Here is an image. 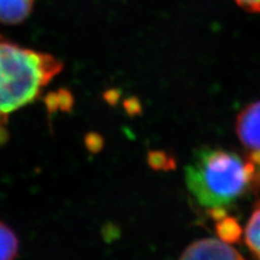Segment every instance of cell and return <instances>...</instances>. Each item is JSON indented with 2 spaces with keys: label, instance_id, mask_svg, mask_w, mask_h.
<instances>
[{
  "label": "cell",
  "instance_id": "8",
  "mask_svg": "<svg viewBox=\"0 0 260 260\" xmlns=\"http://www.w3.org/2000/svg\"><path fill=\"white\" fill-rule=\"evenodd\" d=\"M219 219L220 220L217 224V232L220 239L226 243L237 242L242 233V229L239 223L229 217H221Z\"/></svg>",
  "mask_w": 260,
  "mask_h": 260
},
{
  "label": "cell",
  "instance_id": "3",
  "mask_svg": "<svg viewBox=\"0 0 260 260\" xmlns=\"http://www.w3.org/2000/svg\"><path fill=\"white\" fill-rule=\"evenodd\" d=\"M181 259H242L239 251L222 240L202 239L195 241L180 255Z\"/></svg>",
  "mask_w": 260,
  "mask_h": 260
},
{
  "label": "cell",
  "instance_id": "7",
  "mask_svg": "<svg viewBox=\"0 0 260 260\" xmlns=\"http://www.w3.org/2000/svg\"><path fill=\"white\" fill-rule=\"evenodd\" d=\"M19 240L9 226L0 221V260H10L18 256Z\"/></svg>",
  "mask_w": 260,
  "mask_h": 260
},
{
  "label": "cell",
  "instance_id": "2",
  "mask_svg": "<svg viewBox=\"0 0 260 260\" xmlns=\"http://www.w3.org/2000/svg\"><path fill=\"white\" fill-rule=\"evenodd\" d=\"M254 174V161L225 150L205 149L186 166L185 183L202 206L223 209L245 193Z\"/></svg>",
  "mask_w": 260,
  "mask_h": 260
},
{
  "label": "cell",
  "instance_id": "9",
  "mask_svg": "<svg viewBox=\"0 0 260 260\" xmlns=\"http://www.w3.org/2000/svg\"><path fill=\"white\" fill-rule=\"evenodd\" d=\"M242 9L253 12L260 13V0H234Z\"/></svg>",
  "mask_w": 260,
  "mask_h": 260
},
{
  "label": "cell",
  "instance_id": "6",
  "mask_svg": "<svg viewBox=\"0 0 260 260\" xmlns=\"http://www.w3.org/2000/svg\"><path fill=\"white\" fill-rule=\"evenodd\" d=\"M245 242L257 258H260V202L255 207L245 228Z\"/></svg>",
  "mask_w": 260,
  "mask_h": 260
},
{
  "label": "cell",
  "instance_id": "4",
  "mask_svg": "<svg viewBox=\"0 0 260 260\" xmlns=\"http://www.w3.org/2000/svg\"><path fill=\"white\" fill-rule=\"evenodd\" d=\"M237 134L253 154H260V102L248 105L237 118Z\"/></svg>",
  "mask_w": 260,
  "mask_h": 260
},
{
  "label": "cell",
  "instance_id": "1",
  "mask_svg": "<svg viewBox=\"0 0 260 260\" xmlns=\"http://www.w3.org/2000/svg\"><path fill=\"white\" fill-rule=\"evenodd\" d=\"M54 56L23 48L0 34V143L11 113L31 103L62 71Z\"/></svg>",
  "mask_w": 260,
  "mask_h": 260
},
{
  "label": "cell",
  "instance_id": "5",
  "mask_svg": "<svg viewBox=\"0 0 260 260\" xmlns=\"http://www.w3.org/2000/svg\"><path fill=\"white\" fill-rule=\"evenodd\" d=\"M35 0H0V23L15 25L30 14Z\"/></svg>",
  "mask_w": 260,
  "mask_h": 260
}]
</instances>
